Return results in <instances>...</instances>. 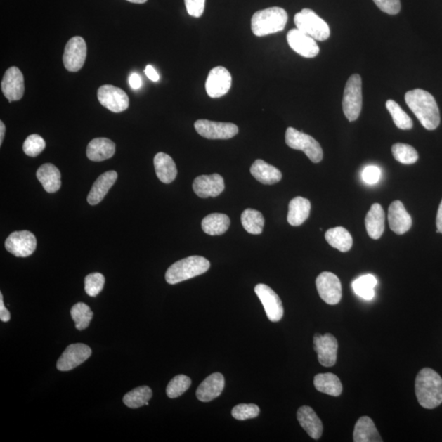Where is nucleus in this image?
<instances>
[{
  "instance_id": "f704fd0d",
  "label": "nucleus",
  "mask_w": 442,
  "mask_h": 442,
  "mask_svg": "<svg viewBox=\"0 0 442 442\" xmlns=\"http://www.w3.org/2000/svg\"><path fill=\"white\" fill-rule=\"evenodd\" d=\"M241 222L247 233L255 235H261L265 226L264 216L261 213L250 208L242 213Z\"/></svg>"
},
{
  "instance_id": "f03ea898",
  "label": "nucleus",
  "mask_w": 442,
  "mask_h": 442,
  "mask_svg": "<svg viewBox=\"0 0 442 442\" xmlns=\"http://www.w3.org/2000/svg\"><path fill=\"white\" fill-rule=\"evenodd\" d=\"M415 394L425 409H434L442 403V377L435 370L424 368L415 380Z\"/></svg>"
},
{
  "instance_id": "4c0bfd02",
  "label": "nucleus",
  "mask_w": 442,
  "mask_h": 442,
  "mask_svg": "<svg viewBox=\"0 0 442 442\" xmlns=\"http://www.w3.org/2000/svg\"><path fill=\"white\" fill-rule=\"evenodd\" d=\"M71 316L77 329L82 331L86 330L91 324L93 313L91 307L83 302H79L72 306Z\"/></svg>"
},
{
  "instance_id": "603ef678",
  "label": "nucleus",
  "mask_w": 442,
  "mask_h": 442,
  "mask_svg": "<svg viewBox=\"0 0 442 442\" xmlns=\"http://www.w3.org/2000/svg\"><path fill=\"white\" fill-rule=\"evenodd\" d=\"M5 135V125L4 122H0V145H2Z\"/></svg>"
},
{
  "instance_id": "b1692460",
  "label": "nucleus",
  "mask_w": 442,
  "mask_h": 442,
  "mask_svg": "<svg viewBox=\"0 0 442 442\" xmlns=\"http://www.w3.org/2000/svg\"><path fill=\"white\" fill-rule=\"evenodd\" d=\"M116 145L107 138H97L89 143L86 155L93 162H103L114 156Z\"/></svg>"
},
{
  "instance_id": "c756f323",
  "label": "nucleus",
  "mask_w": 442,
  "mask_h": 442,
  "mask_svg": "<svg viewBox=\"0 0 442 442\" xmlns=\"http://www.w3.org/2000/svg\"><path fill=\"white\" fill-rule=\"evenodd\" d=\"M353 438L355 442H381V436L370 417H361L356 422Z\"/></svg>"
},
{
  "instance_id": "4468645a",
  "label": "nucleus",
  "mask_w": 442,
  "mask_h": 442,
  "mask_svg": "<svg viewBox=\"0 0 442 442\" xmlns=\"http://www.w3.org/2000/svg\"><path fill=\"white\" fill-rule=\"evenodd\" d=\"M313 342L320 364L325 367L334 366L337 362L339 349V342L336 337L331 334H316Z\"/></svg>"
},
{
  "instance_id": "3c124183",
  "label": "nucleus",
  "mask_w": 442,
  "mask_h": 442,
  "mask_svg": "<svg viewBox=\"0 0 442 442\" xmlns=\"http://www.w3.org/2000/svg\"><path fill=\"white\" fill-rule=\"evenodd\" d=\"M436 232L442 233V200L438 208V216H436Z\"/></svg>"
},
{
  "instance_id": "8fccbe9b",
  "label": "nucleus",
  "mask_w": 442,
  "mask_h": 442,
  "mask_svg": "<svg viewBox=\"0 0 442 442\" xmlns=\"http://www.w3.org/2000/svg\"><path fill=\"white\" fill-rule=\"evenodd\" d=\"M145 72L148 78L149 79H151V81L153 82H157L159 81V79H160V77H159V74L155 70V68H154L151 65H148L146 67Z\"/></svg>"
},
{
  "instance_id": "f257e3e1",
  "label": "nucleus",
  "mask_w": 442,
  "mask_h": 442,
  "mask_svg": "<svg viewBox=\"0 0 442 442\" xmlns=\"http://www.w3.org/2000/svg\"><path fill=\"white\" fill-rule=\"evenodd\" d=\"M410 110L427 130H436L440 125L441 117L438 103L430 93L421 89L408 91L405 96Z\"/></svg>"
},
{
  "instance_id": "39448f33",
  "label": "nucleus",
  "mask_w": 442,
  "mask_h": 442,
  "mask_svg": "<svg viewBox=\"0 0 442 442\" xmlns=\"http://www.w3.org/2000/svg\"><path fill=\"white\" fill-rule=\"evenodd\" d=\"M294 22L298 30L316 41H325L330 37L329 25L311 9L304 8L297 13Z\"/></svg>"
},
{
  "instance_id": "5701e85b",
  "label": "nucleus",
  "mask_w": 442,
  "mask_h": 442,
  "mask_svg": "<svg viewBox=\"0 0 442 442\" xmlns=\"http://www.w3.org/2000/svg\"><path fill=\"white\" fill-rule=\"evenodd\" d=\"M297 420L308 435L313 439H320L323 434V424L310 406H301L297 411Z\"/></svg>"
},
{
  "instance_id": "f8f14e48",
  "label": "nucleus",
  "mask_w": 442,
  "mask_h": 442,
  "mask_svg": "<svg viewBox=\"0 0 442 442\" xmlns=\"http://www.w3.org/2000/svg\"><path fill=\"white\" fill-rule=\"evenodd\" d=\"M316 284L323 301L329 305L339 304L342 294L339 277L331 272H323L317 277Z\"/></svg>"
},
{
  "instance_id": "aec40b11",
  "label": "nucleus",
  "mask_w": 442,
  "mask_h": 442,
  "mask_svg": "<svg viewBox=\"0 0 442 442\" xmlns=\"http://www.w3.org/2000/svg\"><path fill=\"white\" fill-rule=\"evenodd\" d=\"M387 218L391 230L396 235H404L410 230L412 218L401 201H394L391 203Z\"/></svg>"
},
{
  "instance_id": "e433bc0d",
  "label": "nucleus",
  "mask_w": 442,
  "mask_h": 442,
  "mask_svg": "<svg viewBox=\"0 0 442 442\" xmlns=\"http://www.w3.org/2000/svg\"><path fill=\"white\" fill-rule=\"evenodd\" d=\"M386 107L397 128L404 131L413 128V121L398 103L389 99L386 103Z\"/></svg>"
},
{
  "instance_id": "ddd939ff",
  "label": "nucleus",
  "mask_w": 442,
  "mask_h": 442,
  "mask_svg": "<svg viewBox=\"0 0 442 442\" xmlns=\"http://www.w3.org/2000/svg\"><path fill=\"white\" fill-rule=\"evenodd\" d=\"M255 292L264 306L268 319L272 322L280 321L284 316V306L276 292L263 284L255 287Z\"/></svg>"
},
{
  "instance_id": "cd10ccee",
  "label": "nucleus",
  "mask_w": 442,
  "mask_h": 442,
  "mask_svg": "<svg viewBox=\"0 0 442 442\" xmlns=\"http://www.w3.org/2000/svg\"><path fill=\"white\" fill-rule=\"evenodd\" d=\"M153 162L157 176L161 182L171 183L176 180L177 168L171 156L164 152H158Z\"/></svg>"
},
{
  "instance_id": "423d86ee",
  "label": "nucleus",
  "mask_w": 442,
  "mask_h": 442,
  "mask_svg": "<svg viewBox=\"0 0 442 442\" xmlns=\"http://www.w3.org/2000/svg\"><path fill=\"white\" fill-rule=\"evenodd\" d=\"M285 141L291 148L304 152L312 162L319 163L322 161L324 156L323 149L320 143L311 136L290 127L286 131Z\"/></svg>"
},
{
  "instance_id": "c9c22d12",
  "label": "nucleus",
  "mask_w": 442,
  "mask_h": 442,
  "mask_svg": "<svg viewBox=\"0 0 442 442\" xmlns=\"http://www.w3.org/2000/svg\"><path fill=\"white\" fill-rule=\"evenodd\" d=\"M377 284V281L374 275H365L360 276L352 282V289L356 295L365 300L370 301L375 297V287Z\"/></svg>"
},
{
  "instance_id": "de8ad7c7",
  "label": "nucleus",
  "mask_w": 442,
  "mask_h": 442,
  "mask_svg": "<svg viewBox=\"0 0 442 442\" xmlns=\"http://www.w3.org/2000/svg\"><path fill=\"white\" fill-rule=\"evenodd\" d=\"M11 319L10 312L5 307L2 292H0V320L3 322H8Z\"/></svg>"
},
{
  "instance_id": "bb28decb",
  "label": "nucleus",
  "mask_w": 442,
  "mask_h": 442,
  "mask_svg": "<svg viewBox=\"0 0 442 442\" xmlns=\"http://www.w3.org/2000/svg\"><path fill=\"white\" fill-rule=\"evenodd\" d=\"M37 176L44 190L49 193H56L61 188V173L51 163L44 164L38 169Z\"/></svg>"
},
{
  "instance_id": "2eb2a0df",
  "label": "nucleus",
  "mask_w": 442,
  "mask_h": 442,
  "mask_svg": "<svg viewBox=\"0 0 442 442\" xmlns=\"http://www.w3.org/2000/svg\"><path fill=\"white\" fill-rule=\"evenodd\" d=\"M232 77L230 72L223 67L212 69L206 82V91L211 98H221L231 88Z\"/></svg>"
},
{
  "instance_id": "c03bdc74",
  "label": "nucleus",
  "mask_w": 442,
  "mask_h": 442,
  "mask_svg": "<svg viewBox=\"0 0 442 442\" xmlns=\"http://www.w3.org/2000/svg\"><path fill=\"white\" fill-rule=\"evenodd\" d=\"M377 8L389 15H396L401 11L400 0H374Z\"/></svg>"
},
{
  "instance_id": "7ed1b4c3",
  "label": "nucleus",
  "mask_w": 442,
  "mask_h": 442,
  "mask_svg": "<svg viewBox=\"0 0 442 442\" xmlns=\"http://www.w3.org/2000/svg\"><path fill=\"white\" fill-rule=\"evenodd\" d=\"M284 8L272 7L257 11L252 18V31L256 37H266L284 31L287 22Z\"/></svg>"
},
{
  "instance_id": "0eeeda50",
  "label": "nucleus",
  "mask_w": 442,
  "mask_h": 442,
  "mask_svg": "<svg viewBox=\"0 0 442 442\" xmlns=\"http://www.w3.org/2000/svg\"><path fill=\"white\" fill-rule=\"evenodd\" d=\"M342 109L349 122H355L360 117L362 109V81L358 74H352L346 84Z\"/></svg>"
},
{
  "instance_id": "864d4df0",
  "label": "nucleus",
  "mask_w": 442,
  "mask_h": 442,
  "mask_svg": "<svg viewBox=\"0 0 442 442\" xmlns=\"http://www.w3.org/2000/svg\"><path fill=\"white\" fill-rule=\"evenodd\" d=\"M127 1L134 4H145L148 1V0H127Z\"/></svg>"
},
{
  "instance_id": "393cba45",
  "label": "nucleus",
  "mask_w": 442,
  "mask_h": 442,
  "mask_svg": "<svg viewBox=\"0 0 442 442\" xmlns=\"http://www.w3.org/2000/svg\"><path fill=\"white\" fill-rule=\"evenodd\" d=\"M367 233L372 240H379L385 230V213L379 203L372 205L365 217Z\"/></svg>"
},
{
  "instance_id": "72a5a7b5",
  "label": "nucleus",
  "mask_w": 442,
  "mask_h": 442,
  "mask_svg": "<svg viewBox=\"0 0 442 442\" xmlns=\"http://www.w3.org/2000/svg\"><path fill=\"white\" fill-rule=\"evenodd\" d=\"M152 391L148 386H138L123 397V402L129 408L138 409L143 405H148V401L152 398Z\"/></svg>"
},
{
  "instance_id": "a211bd4d",
  "label": "nucleus",
  "mask_w": 442,
  "mask_h": 442,
  "mask_svg": "<svg viewBox=\"0 0 442 442\" xmlns=\"http://www.w3.org/2000/svg\"><path fill=\"white\" fill-rule=\"evenodd\" d=\"M2 92L9 102L20 100L25 91L23 74L17 67H12L5 72L1 82Z\"/></svg>"
},
{
  "instance_id": "79ce46f5",
  "label": "nucleus",
  "mask_w": 442,
  "mask_h": 442,
  "mask_svg": "<svg viewBox=\"0 0 442 442\" xmlns=\"http://www.w3.org/2000/svg\"><path fill=\"white\" fill-rule=\"evenodd\" d=\"M46 147V141L41 136L31 135L23 143V151L27 156L36 157L44 150Z\"/></svg>"
},
{
  "instance_id": "f3484780",
  "label": "nucleus",
  "mask_w": 442,
  "mask_h": 442,
  "mask_svg": "<svg viewBox=\"0 0 442 442\" xmlns=\"http://www.w3.org/2000/svg\"><path fill=\"white\" fill-rule=\"evenodd\" d=\"M287 41L292 51L302 57L315 58L320 53V48L318 46L316 39L297 28L292 29L287 33Z\"/></svg>"
},
{
  "instance_id": "37998d69",
  "label": "nucleus",
  "mask_w": 442,
  "mask_h": 442,
  "mask_svg": "<svg viewBox=\"0 0 442 442\" xmlns=\"http://www.w3.org/2000/svg\"><path fill=\"white\" fill-rule=\"evenodd\" d=\"M259 415L260 408L255 404H240L232 410V416L237 420L254 419Z\"/></svg>"
},
{
  "instance_id": "2f4dec72",
  "label": "nucleus",
  "mask_w": 442,
  "mask_h": 442,
  "mask_svg": "<svg viewBox=\"0 0 442 442\" xmlns=\"http://www.w3.org/2000/svg\"><path fill=\"white\" fill-rule=\"evenodd\" d=\"M230 226V218L221 213H212L202 221V230L212 236L223 235Z\"/></svg>"
},
{
  "instance_id": "7c9ffc66",
  "label": "nucleus",
  "mask_w": 442,
  "mask_h": 442,
  "mask_svg": "<svg viewBox=\"0 0 442 442\" xmlns=\"http://www.w3.org/2000/svg\"><path fill=\"white\" fill-rule=\"evenodd\" d=\"M325 240L330 246L342 252L350 251L353 245L351 233L344 227L330 228L325 233Z\"/></svg>"
},
{
  "instance_id": "9b49d317",
  "label": "nucleus",
  "mask_w": 442,
  "mask_h": 442,
  "mask_svg": "<svg viewBox=\"0 0 442 442\" xmlns=\"http://www.w3.org/2000/svg\"><path fill=\"white\" fill-rule=\"evenodd\" d=\"M98 99L103 107L115 113L126 111L130 105L126 93L111 84H105L98 89Z\"/></svg>"
},
{
  "instance_id": "20e7f679",
  "label": "nucleus",
  "mask_w": 442,
  "mask_h": 442,
  "mask_svg": "<svg viewBox=\"0 0 442 442\" xmlns=\"http://www.w3.org/2000/svg\"><path fill=\"white\" fill-rule=\"evenodd\" d=\"M210 262L205 257L192 256L185 258L169 267L166 273V280L169 285L192 279L204 274L210 268Z\"/></svg>"
},
{
  "instance_id": "1a4fd4ad",
  "label": "nucleus",
  "mask_w": 442,
  "mask_h": 442,
  "mask_svg": "<svg viewBox=\"0 0 442 442\" xmlns=\"http://www.w3.org/2000/svg\"><path fill=\"white\" fill-rule=\"evenodd\" d=\"M196 131L208 140H228L238 133L235 124L198 120L195 123Z\"/></svg>"
},
{
  "instance_id": "a18cd8bd",
  "label": "nucleus",
  "mask_w": 442,
  "mask_h": 442,
  "mask_svg": "<svg viewBox=\"0 0 442 442\" xmlns=\"http://www.w3.org/2000/svg\"><path fill=\"white\" fill-rule=\"evenodd\" d=\"M185 4L191 17L200 18L204 13L206 0H185Z\"/></svg>"
},
{
  "instance_id": "412c9836",
  "label": "nucleus",
  "mask_w": 442,
  "mask_h": 442,
  "mask_svg": "<svg viewBox=\"0 0 442 442\" xmlns=\"http://www.w3.org/2000/svg\"><path fill=\"white\" fill-rule=\"evenodd\" d=\"M225 387V377L220 372L207 377L197 387L196 396L202 402H209L221 394Z\"/></svg>"
},
{
  "instance_id": "4be33fe9",
  "label": "nucleus",
  "mask_w": 442,
  "mask_h": 442,
  "mask_svg": "<svg viewBox=\"0 0 442 442\" xmlns=\"http://www.w3.org/2000/svg\"><path fill=\"white\" fill-rule=\"evenodd\" d=\"M117 176V173L114 171H107L99 176L89 193L87 201L89 204L94 206L101 202L116 183Z\"/></svg>"
},
{
  "instance_id": "c85d7f7f",
  "label": "nucleus",
  "mask_w": 442,
  "mask_h": 442,
  "mask_svg": "<svg viewBox=\"0 0 442 442\" xmlns=\"http://www.w3.org/2000/svg\"><path fill=\"white\" fill-rule=\"evenodd\" d=\"M311 202L305 197H297L291 200L287 213V222L292 226L302 225L310 216Z\"/></svg>"
},
{
  "instance_id": "6ab92c4d",
  "label": "nucleus",
  "mask_w": 442,
  "mask_h": 442,
  "mask_svg": "<svg viewBox=\"0 0 442 442\" xmlns=\"http://www.w3.org/2000/svg\"><path fill=\"white\" fill-rule=\"evenodd\" d=\"M193 190L202 198L215 197L219 196L225 190V181L218 174L198 176L193 183Z\"/></svg>"
},
{
  "instance_id": "ea45409f",
  "label": "nucleus",
  "mask_w": 442,
  "mask_h": 442,
  "mask_svg": "<svg viewBox=\"0 0 442 442\" xmlns=\"http://www.w3.org/2000/svg\"><path fill=\"white\" fill-rule=\"evenodd\" d=\"M192 381L190 377L186 375H177L171 379L167 387V395L170 398H177L182 396L190 389Z\"/></svg>"
},
{
  "instance_id": "473e14b6",
  "label": "nucleus",
  "mask_w": 442,
  "mask_h": 442,
  "mask_svg": "<svg viewBox=\"0 0 442 442\" xmlns=\"http://www.w3.org/2000/svg\"><path fill=\"white\" fill-rule=\"evenodd\" d=\"M314 385L318 391L327 395L339 396L342 392V384L339 377L331 372L317 375L314 379Z\"/></svg>"
},
{
  "instance_id": "6e6552de",
  "label": "nucleus",
  "mask_w": 442,
  "mask_h": 442,
  "mask_svg": "<svg viewBox=\"0 0 442 442\" xmlns=\"http://www.w3.org/2000/svg\"><path fill=\"white\" fill-rule=\"evenodd\" d=\"M37 246V238L27 230L16 231L5 241L6 250L17 257H27L33 254Z\"/></svg>"
},
{
  "instance_id": "a19ab883",
  "label": "nucleus",
  "mask_w": 442,
  "mask_h": 442,
  "mask_svg": "<svg viewBox=\"0 0 442 442\" xmlns=\"http://www.w3.org/2000/svg\"><path fill=\"white\" fill-rule=\"evenodd\" d=\"M105 278L100 273H93L84 279V290L91 297H96L103 290Z\"/></svg>"
},
{
  "instance_id": "49530a36",
  "label": "nucleus",
  "mask_w": 442,
  "mask_h": 442,
  "mask_svg": "<svg viewBox=\"0 0 442 442\" xmlns=\"http://www.w3.org/2000/svg\"><path fill=\"white\" fill-rule=\"evenodd\" d=\"M381 178V170L375 166H370L365 168L362 172V178L363 181L369 183V185H375L379 181Z\"/></svg>"
},
{
  "instance_id": "a878e982",
  "label": "nucleus",
  "mask_w": 442,
  "mask_h": 442,
  "mask_svg": "<svg viewBox=\"0 0 442 442\" xmlns=\"http://www.w3.org/2000/svg\"><path fill=\"white\" fill-rule=\"evenodd\" d=\"M250 171L253 177L264 185H275L282 180V173L279 169L261 159L253 162Z\"/></svg>"
},
{
  "instance_id": "58836bf2",
  "label": "nucleus",
  "mask_w": 442,
  "mask_h": 442,
  "mask_svg": "<svg viewBox=\"0 0 442 442\" xmlns=\"http://www.w3.org/2000/svg\"><path fill=\"white\" fill-rule=\"evenodd\" d=\"M391 152L397 162L405 165L415 164L419 159V154L415 148L406 143H395L391 147Z\"/></svg>"
},
{
  "instance_id": "09e8293b",
  "label": "nucleus",
  "mask_w": 442,
  "mask_h": 442,
  "mask_svg": "<svg viewBox=\"0 0 442 442\" xmlns=\"http://www.w3.org/2000/svg\"><path fill=\"white\" fill-rule=\"evenodd\" d=\"M129 84L133 89H138L142 86V79L137 73H132L129 77Z\"/></svg>"
},
{
  "instance_id": "dca6fc26",
  "label": "nucleus",
  "mask_w": 442,
  "mask_h": 442,
  "mask_svg": "<svg viewBox=\"0 0 442 442\" xmlns=\"http://www.w3.org/2000/svg\"><path fill=\"white\" fill-rule=\"evenodd\" d=\"M91 354L92 350L87 345L77 344L68 346L58 360L57 369L60 371H70L87 360Z\"/></svg>"
},
{
  "instance_id": "9d476101",
  "label": "nucleus",
  "mask_w": 442,
  "mask_h": 442,
  "mask_svg": "<svg viewBox=\"0 0 442 442\" xmlns=\"http://www.w3.org/2000/svg\"><path fill=\"white\" fill-rule=\"evenodd\" d=\"M87 56V46L81 37H74L69 41L63 53V64L68 72H77L83 67Z\"/></svg>"
}]
</instances>
